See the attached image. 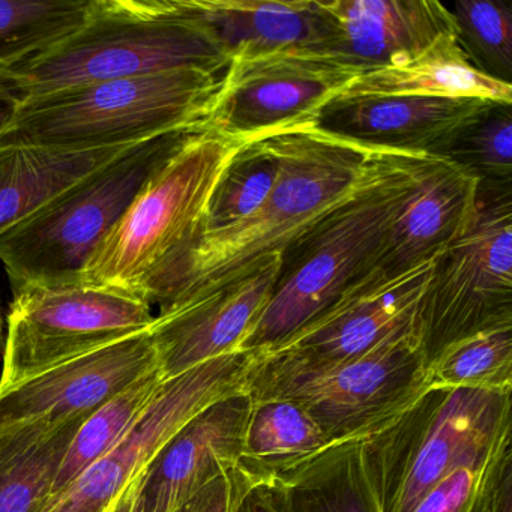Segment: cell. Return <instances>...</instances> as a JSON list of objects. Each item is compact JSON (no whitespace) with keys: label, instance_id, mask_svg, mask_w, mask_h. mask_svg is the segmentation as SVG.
<instances>
[{"label":"cell","instance_id":"cell-1","mask_svg":"<svg viewBox=\"0 0 512 512\" xmlns=\"http://www.w3.org/2000/svg\"><path fill=\"white\" fill-rule=\"evenodd\" d=\"M269 139L278 176L268 199L247 220L191 242L161 286L158 316L245 280L281 256L346 202L388 154L329 136L310 122Z\"/></svg>","mask_w":512,"mask_h":512},{"label":"cell","instance_id":"cell-2","mask_svg":"<svg viewBox=\"0 0 512 512\" xmlns=\"http://www.w3.org/2000/svg\"><path fill=\"white\" fill-rule=\"evenodd\" d=\"M418 157L388 152L346 202L281 254L268 302L239 350L272 352L376 269L412 193Z\"/></svg>","mask_w":512,"mask_h":512},{"label":"cell","instance_id":"cell-3","mask_svg":"<svg viewBox=\"0 0 512 512\" xmlns=\"http://www.w3.org/2000/svg\"><path fill=\"white\" fill-rule=\"evenodd\" d=\"M229 67L185 0H91L79 28L7 71L23 103L92 83Z\"/></svg>","mask_w":512,"mask_h":512},{"label":"cell","instance_id":"cell-4","mask_svg":"<svg viewBox=\"0 0 512 512\" xmlns=\"http://www.w3.org/2000/svg\"><path fill=\"white\" fill-rule=\"evenodd\" d=\"M226 73L170 71L32 98L20 104L0 131V146L98 151L199 130L208 121Z\"/></svg>","mask_w":512,"mask_h":512},{"label":"cell","instance_id":"cell-5","mask_svg":"<svg viewBox=\"0 0 512 512\" xmlns=\"http://www.w3.org/2000/svg\"><path fill=\"white\" fill-rule=\"evenodd\" d=\"M244 143L206 127L191 133L89 257L83 286L155 305L170 269L196 239L224 167Z\"/></svg>","mask_w":512,"mask_h":512},{"label":"cell","instance_id":"cell-6","mask_svg":"<svg viewBox=\"0 0 512 512\" xmlns=\"http://www.w3.org/2000/svg\"><path fill=\"white\" fill-rule=\"evenodd\" d=\"M512 391L428 386L361 440L383 512H412L443 478L512 448Z\"/></svg>","mask_w":512,"mask_h":512},{"label":"cell","instance_id":"cell-7","mask_svg":"<svg viewBox=\"0 0 512 512\" xmlns=\"http://www.w3.org/2000/svg\"><path fill=\"white\" fill-rule=\"evenodd\" d=\"M194 131L130 146L0 236V262L13 295L28 287L82 284L89 257L146 181Z\"/></svg>","mask_w":512,"mask_h":512},{"label":"cell","instance_id":"cell-8","mask_svg":"<svg viewBox=\"0 0 512 512\" xmlns=\"http://www.w3.org/2000/svg\"><path fill=\"white\" fill-rule=\"evenodd\" d=\"M512 326V187L481 184L475 220L437 257L413 338L427 368L458 341Z\"/></svg>","mask_w":512,"mask_h":512},{"label":"cell","instance_id":"cell-9","mask_svg":"<svg viewBox=\"0 0 512 512\" xmlns=\"http://www.w3.org/2000/svg\"><path fill=\"white\" fill-rule=\"evenodd\" d=\"M427 388L428 368L413 335L331 367L260 353L247 383L251 398L301 404L334 443L367 439Z\"/></svg>","mask_w":512,"mask_h":512},{"label":"cell","instance_id":"cell-10","mask_svg":"<svg viewBox=\"0 0 512 512\" xmlns=\"http://www.w3.org/2000/svg\"><path fill=\"white\" fill-rule=\"evenodd\" d=\"M152 307L103 287H28L13 295L0 391L148 331Z\"/></svg>","mask_w":512,"mask_h":512},{"label":"cell","instance_id":"cell-11","mask_svg":"<svg viewBox=\"0 0 512 512\" xmlns=\"http://www.w3.org/2000/svg\"><path fill=\"white\" fill-rule=\"evenodd\" d=\"M257 358V352L236 350L164 379L154 400L121 442L46 512H106L185 422L214 401L247 389Z\"/></svg>","mask_w":512,"mask_h":512},{"label":"cell","instance_id":"cell-12","mask_svg":"<svg viewBox=\"0 0 512 512\" xmlns=\"http://www.w3.org/2000/svg\"><path fill=\"white\" fill-rule=\"evenodd\" d=\"M359 74L358 68L310 49L236 59L205 127L251 142L307 124Z\"/></svg>","mask_w":512,"mask_h":512},{"label":"cell","instance_id":"cell-13","mask_svg":"<svg viewBox=\"0 0 512 512\" xmlns=\"http://www.w3.org/2000/svg\"><path fill=\"white\" fill-rule=\"evenodd\" d=\"M439 256L403 274L374 269L325 313L266 355L305 367H331L413 335L416 311Z\"/></svg>","mask_w":512,"mask_h":512},{"label":"cell","instance_id":"cell-14","mask_svg":"<svg viewBox=\"0 0 512 512\" xmlns=\"http://www.w3.org/2000/svg\"><path fill=\"white\" fill-rule=\"evenodd\" d=\"M317 52L365 71L403 67L457 35L451 10L437 0H319Z\"/></svg>","mask_w":512,"mask_h":512},{"label":"cell","instance_id":"cell-15","mask_svg":"<svg viewBox=\"0 0 512 512\" xmlns=\"http://www.w3.org/2000/svg\"><path fill=\"white\" fill-rule=\"evenodd\" d=\"M157 370V350L148 329L0 391V425L88 418Z\"/></svg>","mask_w":512,"mask_h":512},{"label":"cell","instance_id":"cell-16","mask_svg":"<svg viewBox=\"0 0 512 512\" xmlns=\"http://www.w3.org/2000/svg\"><path fill=\"white\" fill-rule=\"evenodd\" d=\"M250 409L251 397L244 389L185 422L140 473L131 512H173L209 482L236 469Z\"/></svg>","mask_w":512,"mask_h":512},{"label":"cell","instance_id":"cell-17","mask_svg":"<svg viewBox=\"0 0 512 512\" xmlns=\"http://www.w3.org/2000/svg\"><path fill=\"white\" fill-rule=\"evenodd\" d=\"M280 266L281 256L274 257L245 280L155 316L149 331L164 379L239 350L268 302Z\"/></svg>","mask_w":512,"mask_h":512},{"label":"cell","instance_id":"cell-18","mask_svg":"<svg viewBox=\"0 0 512 512\" xmlns=\"http://www.w3.org/2000/svg\"><path fill=\"white\" fill-rule=\"evenodd\" d=\"M481 181L457 164L419 154L415 185L392 224L376 269L398 275L439 256L469 229Z\"/></svg>","mask_w":512,"mask_h":512},{"label":"cell","instance_id":"cell-19","mask_svg":"<svg viewBox=\"0 0 512 512\" xmlns=\"http://www.w3.org/2000/svg\"><path fill=\"white\" fill-rule=\"evenodd\" d=\"M488 101L340 94L310 124L329 136L377 151L433 154Z\"/></svg>","mask_w":512,"mask_h":512},{"label":"cell","instance_id":"cell-20","mask_svg":"<svg viewBox=\"0 0 512 512\" xmlns=\"http://www.w3.org/2000/svg\"><path fill=\"white\" fill-rule=\"evenodd\" d=\"M230 62L289 50L319 49V0H185Z\"/></svg>","mask_w":512,"mask_h":512},{"label":"cell","instance_id":"cell-21","mask_svg":"<svg viewBox=\"0 0 512 512\" xmlns=\"http://www.w3.org/2000/svg\"><path fill=\"white\" fill-rule=\"evenodd\" d=\"M86 418L0 425V512H46L74 434Z\"/></svg>","mask_w":512,"mask_h":512},{"label":"cell","instance_id":"cell-22","mask_svg":"<svg viewBox=\"0 0 512 512\" xmlns=\"http://www.w3.org/2000/svg\"><path fill=\"white\" fill-rule=\"evenodd\" d=\"M343 95H398L512 104V85L475 70L458 46L457 35H451L403 67L380 68L359 74Z\"/></svg>","mask_w":512,"mask_h":512},{"label":"cell","instance_id":"cell-23","mask_svg":"<svg viewBox=\"0 0 512 512\" xmlns=\"http://www.w3.org/2000/svg\"><path fill=\"white\" fill-rule=\"evenodd\" d=\"M128 148L64 152L0 146V236Z\"/></svg>","mask_w":512,"mask_h":512},{"label":"cell","instance_id":"cell-24","mask_svg":"<svg viewBox=\"0 0 512 512\" xmlns=\"http://www.w3.org/2000/svg\"><path fill=\"white\" fill-rule=\"evenodd\" d=\"M332 445L301 404L251 398L238 467L256 481L281 482Z\"/></svg>","mask_w":512,"mask_h":512},{"label":"cell","instance_id":"cell-25","mask_svg":"<svg viewBox=\"0 0 512 512\" xmlns=\"http://www.w3.org/2000/svg\"><path fill=\"white\" fill-rule=\"evenodd\" d=\"M281 484L289 512H383L361 440L335 443Z\"/></svg>","mask_w":512,"mask_h":512},{"label":"cell","instance_id":"cell-26","mask_svg":"<svg viewBox=\"0 0 512 512\" xmlns=\"http://www.w3.org/2000/svg\"><path fill=\"white\" fill-rule=\"evenodd\" d=\"M163 382L161 371H154L86 418L65 452L53 484L49 508L86 470L121 442L154 400Z\"/></svg>","mask_w":512,"mask_h":512},{"label":"cell","instance_id":"cell-27","mask_svg":"<svg viewBox=\"0 0 512 512\" xmlns=\"http://www.w3.org/2000/svg\"><path fill=\"white\" fill-rule=\"evenodd\" d=\"M277 176L278 157L269 136L244 143L218 178L197 236L247 220L268 199Z\"/></svg>","mask_w":512,"mask_h":512},{"label":"cell","instance_id":"cell-28","mask_svg":"<svg viewBox=\"0 0 512 512\" xmlns=\"http://www.w3.org/2000/svg\"><path fill=\"white\" fill-rule=\"evenodd\" d=\"M488 185L512 184V104L485 103L433 152Z\"/></svg>","mask_w":512,"mask_h":512},{"label":"cell","instance_id":"cell-29","mask_svg":"<svg viewBox=\"0 0 512 512\" xmlns=\"http://www.w3.org/2000/svg\"><path fill=\"white\" fill-rule=\"evenodd\" d=\"M91 0H0V68L52 46L85 22Z\"/></svg>","mask_w":512,"mask_h":512},{"label":"cell","instance_id":"cell-30","mask_svg":"<svg viewBox=\"0 0 512 512\" xmlns=\"http://www.w3.org/2000/svg\"><path fill=\"white\" fill-rule=\"evenodd\" d=\"M428 386L512 391V326L452 344L428 367Z\"/></svg>","mask_w":512,"mask_h":512},{"label":"cell","instance_id":"cell-31","mask_svg":"<svg viewBox=\"0 0 512 512\" xmlns=\"http://www.w3.org/2000/svg\"><path fill=\"white\" fill-rule=\"evenodd\" d=\"M458 46L475 70L512 85V8L502 0H458L449 8Z\"/></svg>","mask_w":512,"mask_h":512},{"label":"cell","instance_id":"cell-32","mask_svg":"<svg viewBox=\"0 0 512 512\" xmlns=\"http://www.w3.org/2000/svg\"><path fill=\"white\" fill-rule=\"evenodd\" d=\"M509 449V448H508ZM505 452V451H503ZM502 452V454H503ZM496 460V458H494ZM485 466H463L449 473L439 484L434 485L412 512H476L482 485L491 464Z\"/></svg>","mask_w":512,"mask_h":512},{"label":"cell","instance_id":"cell-33","mask_svg":"<svg viewBox=\"0 0 512 512\" xmlns=\"http://www.w3.org/2000/svg\"><path fill=\"white\" fill-rule=\"evenodd\" d=\"M247 478L239 467L229 470L209 482L173 512H230Z\"/></svg>","mask_w":512,"mask_h":512},{"label":"cell","instance_id":"cell-34","mask_svg":"<svg viewBox=\"0 0 512 512\" xmlns=\"http://www.w3.org/2000/svg\"><path fill=\"white\" fill-rule=\"evenodd\" d=\"M476 512H512V448L491 464Z\"/></svg>","mask_w":512,"mask_h":512},{"label":"cell","instance_id":"cell-35","mask_svg":"<svg viewBox=\"0 0 512 512\" xmlns=\"http://www.w3.org/2000/svg\"><path fill=\"white\" fill-rule=\"evenodd\" d=\"M230 512H289L283 484L278 481H256L248 476Z\"/></svg>","mask_w":512,"mask_h":512},{"label":"cell","instance_id":"cell-36","mask_svg":"<svg viewBox=\"0 0 512 512\" xmlns=\"http://www.w3.org/2000/svg\"><path fill=\"white\" fill-rule=\"evenodd\" d=\"M22 100L7 68H0V131L4 130L19 110Z\"/></svg>","mask_w":512,"mask_h":512},{"label":"cell","instance_id":"cell-37","mask_svg":"<svg viewBox=\"0 0 512 512\" xmlns=\"http://www.w3.org/2000/svg\"><path fill=\"white\" fill-rule=\"evenodd\" d=\"M139 478V476H137ZM137 478L127 485L124 490L119 493V496L113 500L112 505L107 508L106 512H131L133 506L134 488H136Z\"/></svg>","mask_w":512,"mask_h":512},{"label":"cell","instance_id":"cell-38","mask_svg":"<svg viewBox=\"0 0 512 512\" xmlns=\"http://www.w3.org/2000/svg\"><path fill=\"white\" fill-rule=\"evenodd\" d=\"M0 349H2V314H0Z\"/></svg>","mask_w":512,"mask_h":512}]
</instances>
